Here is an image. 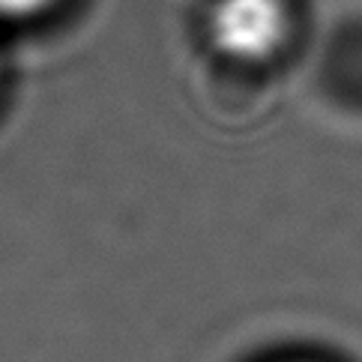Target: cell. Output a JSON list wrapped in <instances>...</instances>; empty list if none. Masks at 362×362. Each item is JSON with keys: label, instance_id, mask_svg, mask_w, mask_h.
<instances>
[{"label": "cell", "instance_id": "obj_1", "mask_svg": "<svg viewBox=\"0 0 362 362\" xmlns=\"http://www.w3.org/2000/svg\"><path fill=\"white\" fill-rule=\"evenodd\" d=\"M213 40L230 57L261 60L281 45L288 33L284 0H216Z\"/></svg>", "mask_w": 362, "mask_h": 362}, {"label": "cell", "instance_id": "obj_2", "mask_svg": "<svg viewBox=\"0 0 362 362\" xmlns=\"http://www.w3.org/2000/svg\"><path fill=\"white\" fill-rule=\"evenodd\" d=\"M51 4H54V0H0V16L4 18L36 16V12H42Z\"/></svg>", "mask_w": 362, "mask_h": 362}]
</instances>
